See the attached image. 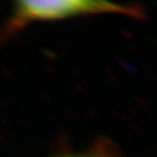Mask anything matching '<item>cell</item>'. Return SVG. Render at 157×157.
<instances>
[{
  "label": "cell",
  "mask_w": 157,
  "mask_h": 157,
  "mask_svg": "<svg viewBox=\"0 0 157 157\" xmlns=\"http://www.w3.org/2000/svg\"><path fill=\"white\" fill-rule=\"evenodd\" d=\"M136 14L130 6L93 0H52V1H20L17 14L24 20H55L85 14Z\"/></svg>",
  "instance_id": "cell-1"
},
{
  "label": "cell",
  "mask_w": 157,
  "mask_h": 157,
  "mask_svg": "<svg viewBox=\"0 0 157 157\" xmlns=\"http://www.w3.org/2000/svg\"><path fill=\"white\" fill-rule=\"evenodd\" d=\"M80 157H97V156H80Z\"/></svg>",
  "instance_id": "cell-2"
}]
</instances>
